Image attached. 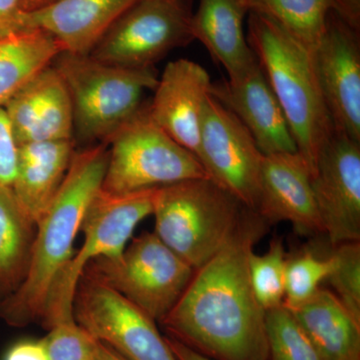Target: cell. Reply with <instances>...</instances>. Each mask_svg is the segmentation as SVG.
Segmentation results:
<instances>
[{"instance_id":"obj_1","label":"cell","mask_w":360,"mask_h":360,"mask_svg":"<svg viewBox=\"0 0 360 360\" xmlns=\"http://www.w3.org/2000/svg\"><path fill=\"white\" fill-rule=\"evenodd\" d=\"M267 222L245 213L231 240L194 271L184 295L160 321L167 336L212 360H269L265 314L248 260Z\"/></svg>"},{"instance_id":"obj_2","label":"cell","mask_w":360,"mask_h":360,"mask_svg":"<svg viewBox=\"0 0 360 360\" xmlns=\"http://www.w3.org/2000/svg\"><path fill=\"white\" fill-rule=\"evenodd\" d=\"M108 161L106 142L75 150L60 188L37 224L25 281L0 302V319L13 328L41 323L54 284L73 257L90 201L101 188Z\"/></svg>"},{"instance_id":"obj_3","label":"cell","mask_w":360,"mask_h":360,"mask_svg":"<svg viewBox=\"0 0 360 360\" xmlns=\"http://www.w3.org/2000/svg\"><path fill=\"white\" fill-rule=\"evenodd\" d=\"M246 39L283 108L298 153L314 175L319 153L335 134L314 53L274 21L252 11Z\"/></svg>"},{"instance_id":"obj_4","label":"cell","mask_w":360,"mask_h":360,"mask_svg":"<svg viewBox=\"0 0 360 360\" xmlns=\"http://www.w3.org/2000/svg\"><path fill=\"white\" fill-rule=\"evenodd\" d=\"M248 210L212 179L184 180L158 187L155 233L196 270L231 240Z\"/></svg>"},{"instance_id":"obj_5","label":"cell","mask_w":360,"mask_h":360,"mask_svg":"<svg viewBox=\"0 0 360 360\" xmlns=\"http://www.w3.org/2000/svg\"><path fill=\"white\" fill-rule=\"evenodd\" d=\"M70 91L73 141L106 142L141 106L144 90L155 89V68H127L89 54L63 51L52 61Z\"/></svg>"},{"instance_id":"obj_6","label":"cell","mask_w":360,"mask_h":360,"mask_svg":"<svg viewBox=\"0 0 360 360\" xmlns=\"http://www.w3.org/2000/svg\"><path fill=\"white\" fill-rule=\"evenodd\" d=\"M106 143L108 161L101 188L108 193H134L210 179L198 158L156 124L148 104H141Z\"/></svg>"},{"instance_id":"obj_7","label":"cell","mask_w":360,"mask_h":360,"mask_svg":"<svg viewBox=\"0 0 360 360\" xmlns=\"http://www.w3.org/2000/svg\"><path fill=\"white\" fill-rule=\"evenodd\" d=\"M158 188L127 193L97 191L82 220L84 245L73 253L47 300L40 323L44 328L49 330L60 322L75 321L73 300L84 269L96 258L122 255L137 225L153 214Z\"/></svg>"},{"instance_id":"obj_8","label":"cell","mask_w":360,"mask_h":360,"mask_svg":"<svg viewBox=\"0 0 360 360\" xmlns=\"http://www.w3.org/2000/svg\"><path fill=\"white\" fill-rule=\"evenodd\" d=\"M194 271L155 232L146 231L120 257L96 258L84 272L108 284L160 323L184 295Z\"/></svg>"},{"instance_id":"obj_9","label":"cell","mask_w":360,"mask_h":360,"mask_svg":"<svg viewBox=\"0 0 360 360\" xmlns=\"http://www.w3.org/2000/svg\"><path fill=\"white\" fill-rule=\"evenodd\" d=\"M193 15V0H137L89 56L120 68H155L170 51L194 40Z\"/></svg>"},{"instance_id":"obj_10","label":"cell","mask_w":360,"mask_h":360,"mask_svg":"<svg viewBox=\"0 0 360 360\" xmlns=\"http://www.w3.org/2000/svg\"><path fill=\"white\" fill-rule=\"evenodd\" d=\"M75 321L129 360H177L156 322L108 284L84 272L73 300Z\"/></svg>"},{"instance_id":"obj_11","label":"cell","mask_w":360,"mask_h":360,"mask_svg":"<svg viewBox=\"0 0 360 360\" xmlns=\"http://www.w3.org/2000/svg\"><path fill=\"white\" fill-rule=\"evenodd\" d=\"M264 156L243 123L210 94L201 117L198 160L213 181L253 212Z\"/></svg>"},{"instance_id":"obj_12","label":"cell","mask_w":360,"mask_h":360,"mask_svg":"<svg viewBox=\"0 0 360 360\" xmlns=\"http://www.w3.org/2000/svg\"><path fill=\"white\" fill-rule=\"evenodd\" d=\"M312 188L331 245L360 241V142L333 134L317 158Z\"/></svg>"},{"instance_id":"obj_13","label":"cell","mask_w":360,"mask_h":360,"mask_svg":"<svg viewBox=\"0 0 360 360\" xmlns=\"http://www.w3.org/2000/svg\"><path fill=\"white\" fill-rule=\"evenodd\" d=\"M312 53L335 134L360 142L359 32L329 11Z\"/></svg>"},{"instance_id":"obj_14","label":"cell","mask_w":360,"mask_h":360,"mask_svg":"<svg viewBox=\"0 0 360 360\" xmlns=\"http://www.w3.org/2000/svg\"><path fill=\"white\" fill-rule=\"evenodd\" d=\"M210 96L243 123L262 155L298 151L283 108L257 60L238 77L212 84Z\"/></svg>"},{"instance_id":"obj_15","label":"cell","mask_w":360,"mask_h":360,"mask_svg":"<svg viewBox=\"0 0 360 360\" xmlns=\"http://www.w3.org/2000/svg\"><path fill=\"white\" fill-rule=\"evenodd\" d=\"M255 212L267 222H290L304 236L323 233L311 170L298 151L264 156Z\"/></svg>"},{"instance_id":"obj_16","label":"cell","mask_w":360,"mask_h":360,"mask_svg":"<svg viewBox=\"0 0 360 360\" xmlns=\"http://www.w3.org/2000/svg\"><path fill=\"white\" fill-rule=\"evenodd\" d=\"M212 84L202 66L188 59H177L165 66L148 104L156 124L196 158L203 106Z\"/></svg>"},{"instance_id":"obj_17","label":"cell","mask_w":360,"mask_h":360,"mask_svg":"<svg viewBox=\"0 0 360 360\" xmlns=\"http://www.w3.org/2000/svg\"><path fill=\"white\" fill-rule=\"evenodd\" d=\"M4 108L18 146L73 139L70 91L51 65L37 73Z\"/></svg>"},{"instance_id":"obj_18","label":"cell","mask_w":360,"mask_h":360,"mask_svg":"<svg viewBox=\"0 0 360 360\" xmlns=\"http://www.w3.org/2000/svg\"><path fill=\"white\" fill-rule=\"evenodd\" d=\"M137 0H54L22 11L16 32L39 30L49 33L63 51L89 54L106 32Z\"/></svg>"},{"instance_id":"obj_19","label":"cell","mask_w":360,"mask_h":360,"mask_svg":"<svg viewBox=\"0 0 360 360\" xmlns=\"http://www.w3.org/2000/svg\"><path fill=\"white\" fill-rule=\"evenodd\" d=\"M75 141L30 142L18 146V168L11 187L35 224L44 217L70 168Z\"/></svg>"},{"instance_id":"obj_20","label":"cell","mask_w":360,"mask_h":360,"mask_svg":"<svg viewBox=\"0 0 360 360\" xmlns=\"http://www.w3.org/2000/svg\"><path fill=\"white\" fill-rule=\"evenodd\" d=\"M248 13L243 0H200L198 11L193 15L194 39L205 45L229 78L245 72L257 60L243 30Z\"/></svg>"},{"instance_id":"obj_21","label":"cell","mask_w":360,"mask_h":360,"mask_svg":"<svg viewBox=\"0 0 360 360\" xmlns=\"http://www.w3.org/2000/svg\"><path fill=\"white\" fill-rule=\"evenodd\" d=\"M288 309L322 360H360V321L333 291L319 288L309 300Z\"/></svg>"},{"instance_id":"obj_22","label":"cell","mask_w":360,"mask_h":360,"mask_svg":"<svg viewBox=\"0 0 360 360\" xmlns=\"http://www.w3.org/2000/svg\"><path fill=\"white\" fill-rule=\"evenodd\" d=\"M63 51L58 40L44 30L0 35V108Z\"/></svg>"},{"instance_id":"obj_23","label":"cell","mask_w":360,"mask_h":360,"mask_svg":"<svg viewBox=\"0 0 360 360\" xmlns=\"http://www.w3.org/2000/svg\"><path fill=\"white\" fill-rule=\"evenodd\" d=\"M37 224L23 212L11 186L0 184V302L25 281Z\"/></svg>"},{"instance_id":"obj_24","label":"cell","mask_w":360,"mask_h":360,"mask_svg":"<svg viewBox=\"0 0 360 360\" xmlns=\"http://www.w3.org/2000/svg\"><path fill=\"white\" fill-rule=\"evenodd\" d=\"M248 13L266 16L310 51L319 44L330 11L329 0H246Z\"/></svg>"},{"instance_id":"obj_25","label":"cell","mask_w":360,"mask_h":360,"mask_svg":"<svg viewBox=\"0 0 360 360\" xmlns=\"http://www.w3.org/2000/svg\"><path fill=\"white\" fill-rule=\"evenodd\" d=\"M288 253L283 238L271 239L264 255L250 253L248 270L253 293L260 307L267 310L283 304L285 295V269Z\"/></svg>"},{"instance_id":"obj_26","label":"cell","mask_w":360,"mask_h":360,"mask_svg":"<svg viewBox=\"0 0 360 360\" xmlns=\"http://www.w3.org/2000/svg\"><path fill=\"white\" fill-rule=\"evenodd\" d=\"M270 360H322L295 315L284 305L265 314Z\"/></svg>"},{"instance_id":"obj_27","label":"cell","mask_w":360,"mask_h":360,"mask_svg":"<svg viewBox=\"0 0 360 360\" xmlns=\"http://www.w3.org/2000/svg\"><path fill=\"white\" fill-rule=\"evenodd\" d=\"M333 267V259L330 255L322 257L314 251L304 250L295 257H288L284 307L292 309L309 300L328 279Z\"/></svg>"},{"instance_id":"obj_28","label":"cell","mask_w":360,"mask_h":360,"mask_svg":"<svg viewBox=\"0 0 360 360\" xmlns=\"http://www.w3.org/2000/svg\"><path fill=\"white\" fill-rule=\"evenodd\" d=\"M329 255L333 267L328 281L342 304L356 321H360V241L333 245Z\"/></svg>"},{"instance_id":"obj_29","label":"cell","mask_w":360,"mask_h":360,"mask_svg":"<svg viewBox=\"0 0 360 360\" xmlns=\"http://www.w3.org/2000/svg\"><path fill=\"white\" fill-rule=\"evenodd\" d=\"M44 338L49 360H96V340L77 321L60 322Z\"/></svg>"},{"instance_id":"obj_30","label":"cell","mask_w":360,"mask_h":360,"mask_svg":"<svg viewBox=\"0 0 360 360\" xmlns=\"http://www.w3.org/2000/svg\"><path fill=\"white\" fill-rule=\"evenodd\" d=\"M18 144L4 108H0V184L11 186L18 168Z\"/></svg>"},{"instance_id":"obj_31","label":"cell","mask_w":360,"mask_h":360,"mask_svg":"<svg viewBox=\"0 0 360 360\" xmlns=\"http://www.w3.org/2000/svg\"><path fill=\"white\" fill-rule=\"evenodd\" d=\"M2 360H49L41 340H23L18 341L6 350Z\"/></svg>"},{"instance_id":"obj_32","label":"cell","mask_w":360,"mask_h":360,"mask_svg":"<svg viewBox=\"0 0 360 360\" xmlns=\"http://www.w3.org/2000/svg\"><path fill=\"white\" fill-rule=\"evenodd\" d=\"M330 11L355 32H360V0H329Z\"/></svg>"},{"instance_id":"obj_33","label":"cell","mask_w":360,"mask_h":360,"mask_svg":"<svg viewBox=\"0 0 360 360\" xmlns=\"http://www.w3.org/2000/svg\"><path fill=\"white\" fill-rule=\"evenodd\" d=\"M25 0H0V35L16 32Z\"/></svg>"},{"instance_id":"obj_34","label":"cell","mask_w":360,"mask_h":360,"mask_svg":"<svg viewBox=\"0 0 360 360\" xmlns=\"http://www.w3.org/2000/svg\"><path fill=\"white\" fill-rule=\"evenodd\" d=\"M167 345H169L170 349L174 352V356L177 360H212L203 356L191 348L187 347L184 343L179 342V340L165 336Z\"/></svg>"},{"instance_id":"obj_35","label":"cell","mask_w":360,"mask_h":360,"mask_svg":"<svg viewBox=\"0 0 360 360\" xmlns=\"http://www.w3.org/2000/svg\"><path fill=\"white\" fill-rule=\"evenodd\" d=\"M96 360H129L112 348L96 340Z\"/></svg>"},{"instance_id":"obj_36","label":"cell","mask_w":360,"mask_h":360,"mask_svg":"<svg viewBox=\"0 0 360 360\" xmlns=\"http://www.w3.org/2000/svg\"><path fill=\"white\" fill-rule=\"evenodd\" d=\"M54 0H25L23 2V11H32V9L39 8L46 4H51Z\"/></svg>"},{"instance_id":"obj_37","label":"cell","mask_w":360,"mask_h":360,"mask_svg":"<svg viewBox=\"0 0 360 360\" xmlns=\"http://www.w3.org/2000/svg\"><path fill=\"white\" fill-rule=\"evenodd\" d=\"M243 1L245 2V6H246V0H243Z\"/></svg>"}]
</instances>
